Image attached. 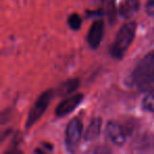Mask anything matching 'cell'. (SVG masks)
Wrapping results in <instances>:
<instances>
[{
  "instance_id": "cell-1",
  "label": "cell",
  "mask_w": 154,
  "mask_h": 154,
  "mask_svg": "<svg viewBox=\"0 0 154 154\" xmlns=\"http://www.w3.org/2000/svg\"><path fill=\"white\" fill-rule=\"evenodd\" d=\"M135 33H136V23L134 21L127 22L119 29L115 37V40L110 49V53L113 57H124L134 39Z\"/></svg>"
},
{
  "instance_id": "cell-2",
  "label": "cell",
  "mask_w": 154,
  "mask_h": 154,
  "mask_svg": "<svg viewBox=\"0 0 154 154\" xmlns=\"http://www.w3.org/2000/svg\"><path fill=\"white\" fill-rule=\"evenodd\" d=\"M154 77V51L145 55L136 64L132 73V79L135 85Z\"/></svg>"
},
{
  "instance_id": "cell-3",
  "label": "cell",
  "mask_w": 154,
  "mask_h": 154,
  "mask_svg": "<svg viewBox=\"0 0 154 154\" xmlns=\"http://www.w3.org/2000/svg\"><path fill=\"white\" fill-rule=\"evenodd\" d=\"M52 92L51 90H48L45 92L41 93L40 96L36 99L34 106L32 107V109L30 110V113L28 115V118H26V128H30L32 127L39 118L41 117L45 111L47 110L48 106H49V103L52 99Z\"/></svg>"
},
{
  "instance_id": "cell-4",
  "label": "cell",
  "mask_w": 154,
  "mask_h": 154,
  "mask_svg": "<svg viewBox=\"0 0 154 154\" xmlns=\"http://www.w3.org/2000/svg\"><path fill=\"white\" fill-rule=\"evenodd\" d=\"M84 126L79 118H72L66 129V146L69 151H73L79 143L82 136Z\"/></svg>"
},
{
  "instance_id": "cell-5",
  "label": "cell",
  "mask_w": 154,
  "mask_h": 154,
  "mask_svg": "<svg viewBox=\"0 0 154 154\" xmlns=\"http://www.w3.org/2000/svg\"><path fill=\"white\" fill-rule=\"evenodd\" d=\"M106 136L116 146H122L126 143L127 134L125 129L116 122H109L106 126Z\"/></svg>"
},
{
  "instance_id": "cell-6",
  "label": "cell",
  "mask_w": 154,
  "mask_h": 154,
  "mask_svg": "<svg viewBox=\"0 0 154 154\" xmlns=\"http://www.w3.org/2000/svg\"><path fill=\"white\" fill-rule=\"evenodd\" d=\"M84 99V94L82 93H78V94H74L70 97H66V99L61 101L59 105L56 107L55 114L58 117H63V116L70 114L72 111H74L79 103Z\"/></svg>"
},
{
  "instance_id": "cell-7",
  "label": "cell",
  "mask_w": 154,
  "mask_h": 154,
  "mask_svg": "<svg viewBox=\"0 0 154 154\" xmlns=\"http://www.w3.org/2000/svg\"><path fill=\"white\" fill-rule=\"evenodd\" d=\"M103 30H105V23L103 19H97L92 23L87 36V41L92 49H97L99 47L103 40Z\"/></svg>"
},
{
  "instance_id": "cell-8",
  "label": "cell",
  "mask_w": 154,
  "mask_h": 154,
  "mask_svg": "<svg viewBox=\"0 0 154 154\" xmlns=\"http://www.w3.org/2000/svg\"><path fill=\"white\" fill-rule=\"evenodd\" d=\"M139 9L138 0H124L118 8V13L124 18H131Z\"/></svg>"
},
{
  "instance_id": "cell-9",
  "label": "cell",
  "mask_w": 154,
  "mask_h": 154,
  "mask_svg": "<svg viewBox=\"0 0 154 154\" xmlns=\"http://www.w3.org/2000/svg\"><path fill=\"white\" fill-rule=\"evenodd\" d=\"M101 118L96 117V118H93L91 120L90 125L88 126L87 128L86 132H85L84 135V138L86 141H91V140H94L96 139L97 137L99 136L100 134V130H101Z\"/></svg>"
},
{
  "instance_id": "cell-10",
  "label": "cell",
  "mask_w": 154,
  "mask_h": 154,
  "mask_svg": "<svg viewBox=\"0 0 154 154\" xmlns=\"http://www.w3.org/2000/svg\"><path fill=\"white\" fill-rule=\"evenodd\" d=\"M79 86V80L74 78V79H71L69 82H64L63 85L59 87V90H60V93L63 95L66 94H70V93L74 92L77 88Z\"/></svg>"
},
{
  "instance_id": "cell-11",
  "label": "cell",
  "mask_w": 154,
  "mask_h": 154,
  "mask_svg": "<svg viewBox=\"0 0 154 154\" xmlns=\"http://www.w3.org/2000/svg\"><path fill=\"white\" fill-rule=\"evenodd\" d=\"M68 23L72 30H79V28L82 26V17L77 13L71 14L68 18Z\"/></svg>"
},
{
  "instance_id": "cell-12",
  "label": "cell",
  "mask_w": 154,
  "mask_h": 154,
  "mask_svg": "<svg viewBox=\"0 0 154 154\" xmlns=\"http://www.w3.org/2000/svg\"><path fill=\"white\" fill-rule=\"evenodd\" d=\"M143 108L146 111H149L151 113H154V93L148 94L143 99Z\"/></svg>"
},
{
  "instance_id": "cell-13",
  "label": "cell",
  "mask_w": 154,
  "mask_h": 154,
  "mask_svg": "<svg viewBox=\"0 0 154 154\" xmlns=\"http://www.w3.org/2000/svg\"><path fill=\"white\" fill-rule=\"evenodd\" d=\"M137 88L143 92H154V77L150 79L143 80L136 85Z\"/></svg>"
},
{
  "instance_id": "cell-14",
  "label": "cell",
  "mask_w": 154,
  "mask_h": 154,
  "mask_svg": "<svg viewBox=\"0 0 154 154\" xmlns=\"http://www.w3.org/2000/svg\"><path fill=\"white\" fill-rule=\"evenodd\" d=\"M146 12L148 15L154 16V0H148L146 3Z\"/></svg>"
}]
</instances>
